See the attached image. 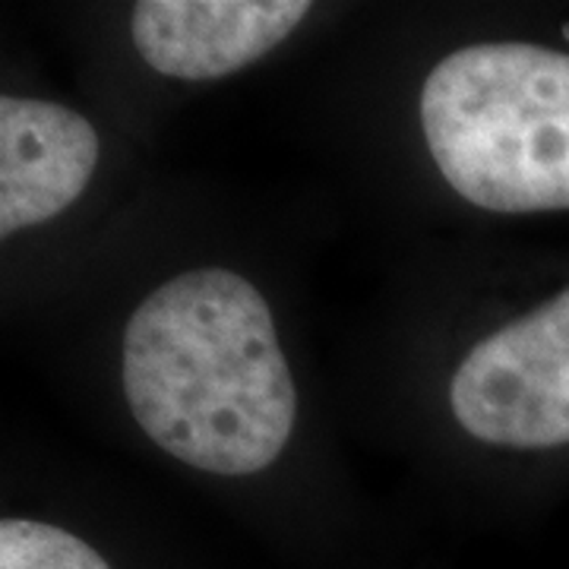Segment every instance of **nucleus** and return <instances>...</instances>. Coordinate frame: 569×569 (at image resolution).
I'll use <instances>...</instances> for the list:
<instances>
[{"label":"nucleus","mask_w":569,"mask_h":569,"mask_svg":"<svg viewBox=\"0 0 569 569\" xmlns=\"http://www.w3.org/2000/svg\"><path fill=\"white\" fill-rule=\"evenodd\" d=\"M437 168L490 212L569 209V54L485 41L449 54L421 89Z\"/></svg>","instance_id":"f03ea898"},{"label":"nucleus","mask_w":569,"mask_h":569,"mask_svg":"<svg viewBox=\"0 0 569 569\" xmlns=\"http://www.w3.org/2000/svg\"><path fill=\"white\" fill-rule=\"evenodd\" d=\"M449 406L490 447L569 443V288L471 348L452 373Z\"/></svg>","instance_id":"7ed1b4c3"},{"label":"nucleus","mask_w":569,"mask_h":569,"mask_svg":"<svg viewBox=\"0 0 569 569\" xmlns=\"http://www.w3.org/2000/svg\"><path fill=\"white\" fill-rule=\"evenodd\" d=\"M307 13V0H142L130 26L156 73L203 82L263 58Z\"/></svg>","instance_id":"20e7f679"},{"label":"nucleus","mask_w":569,"mask_h":569,"mask_svg":"<svg viewBox=\"0 0 569 569\" xmlns=\"http://www.w3.org/2000/svg\"><path fill=\"white\" fill-rule=\"evenodd\" d=\"M99 164V133L41 99H0V234L48 222L80 200Z\"/></svg>","instance_id":"39448f33"},{"label":"nucleus","mask_w":569,"mask_h":569,"mask_svg":"<svg viewBox=\"0 0 569 569\" xmlns=\"http://www.w3.org/2000/svg\"><path fill=\"white\" fill-rule=\"evenodd\" d=\"M123 396L152 443L212 475L282 456L298 392L266 298L231 269H190L123 329Z\"/></svg>","instance_id":"f257e3e1"},{"label":"nucleus","mask_w":569,"mask_h":569,"mask_svg":"<svg viewBox=\"0 0 569 569\" xmlns=\"http://www.w3.org/2000/svg\"><path fill=\"white\" fill-rule=\"evenodd\" d=\"M0 569H111L96 548L77 535L32 522L3 519L0 522Z\"/></svg>","instance_id":"423d86ee"}]
</instances>
